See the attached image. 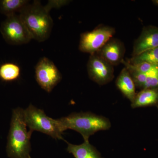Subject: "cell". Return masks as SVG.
I'll return each instance as SVG.
<instances>
[{
	"label": "cell",
	"instance_id": "6da1fadb",
	"mask_svg": "<svg viewBox=\"0 0 158 158\" xmlns=\"http://www.w3.org/2000/svg\"><path fill=\"white\" fill-rule=\"evenodd\" d=\"M24 110L17 108L13 110L11 116L6 152L10 158H30L31 140L32 132L28 131Z\"/></svg>",
	"mask_w": 158,
	"mask_h": 158
},
{
	"label": "cell",
	"instance_id": "7a4b0ae2",
	"mask_svg": "<svg viewBox=\"0 0 158 158\" xmlns=\"http://www.w3.org/2000/svg\"><path fill=\"white\" fill-rule=\"evenodd\" d=\"M57 120L62 132L68 129L76 131L85 141H89V137L97 132L110 129L111 126L108 118L90 112L72 113Z\"/></svg>",
	"mask_w": 158,
	"mask_h": 158
},
{
	"label": "cell",
	"instance_id": "3957f363",
	"mask_svg": "<svg viewBox=\"0 0 158 158\" xmlns=\"http://www.w3.org/2000/svg\"><path fill=\"white\" fill-rule=\"evenodd\" d=\"M49 12L39 1L28 4L19 12L32 39L43 42L49 37L53 25Z\"/></svg>",
	"mask_w": 158,
	"mask_h": 158
},
{
	"label": "cell",
	"instance_id": "277c9868",
	"mask_svg": "<svg viewBox=\"0 0 158 158\" xmlns=\"http://www.w3.org/2000/svg\"><path fill=\"white\" fill-rule=\"evenodd\" d=\"M25 119L29 131H38L55 139L63 140L62 132L57 119L49 117L44 110L32 104L24 110Z\"/></svg>",
	"mask_w": 158,
	"mask_h": 158
},
{
	"label": "cell",
	"instance_id": "5b68a950",
	"mask_svg": "<svg viewBox=\"0 0 158 158\" xmlns=\"http://www.w3.org/2000/svg\"><path fill=\"white\" fill-rule=\"evenodd\" d=\"M0 31L6 42L12 45L26 44L32 39L19 15L7 16L2 23Z\"/></svg>",
	"mask_w": 158,
	"mask_h": 158
},
{
	"label": "cell",
	"instance_id": "8992f818",
	"mask_svg": "<svg viewBox=\"0 0 158 158\" xmlns=\"http://www.w3.org/2000/svg\"><path fill=\"white\" fill-rule=\"evenodd\" d=\"M115 29L109 26H99L93 31L81 34L79 49L85 53H96L115 34Z\"/></svg>",
	"mask_w": 158,
	"mask_h": 158
},
{
	"label": "cell",
	"instance_id": "52a82bcc",
	"mask_svg": "<svg viewBox=\"0 0 158 158\" xmlns=\"http://www.w3.org/2000/svg\"><path fill=\"white\" fill-rule=\"evenodd\" d=\"M35 78L41 88L50 93L61 81L62 76L54 62L44 57L35 66Z\"/></svg>",
	"mask_w": 158,
	"mask_h": 158
},
{
	"label": "cell",
	"instance_id": "ba28073f",
	"mask_svg": "<svg viewBox=\"0 0 158 158\" xmlns=\"http://www.w3.org/2000/svg\"><path fill=\"white\" fill-rule=\"evenodd\" d=\"M87 69L90 78L99 85H106L114 77L113 66L97 53L90 55Z\"/></svg>",
	"mask_w": 158,
	"mask_h": 158
},
{
	"label": "cell",
	"instance_id": "9c48e42d",
	"mask_svg": "<svg viewBox=\"0 0 158 158\" xmlns=\"http://www.w3.org/2000/svg\"><path fill=\"white\" fill-rule=\"evenodd\" d=\"M125 52L123 44L119 40L112 38L96 53L114 66L123 63Z\"/></svg>",
	"mask_w": 158,
	"mask_h": 158
},
{
	"label": "cell",
	"instance_id": "30bf717a",
	"mask_svg": "<svg viewBox=\"0 0 158 158\" xmlns=\"http://www.w3.org/2000/svg\"><path fill=\"white\" fill-rule=\"evenodd\" d=\"M158 47V28L153 26L144 27L133 47V56Z\"/></svg>",
	"mask_w": 158,
	"mask_h": 158
},
{
	"label": "cell",
	"instance_id": "8fae6325",
	"mask_svg": "<svg viewBox=\"0 0 158 158\" xmlns=\"http://www.w3.org/2000/svg\"><path fill=\"white\" fill-rule=\"evenodd\" d=\"M117 88L131 102L134 101L136 94L135 84L126 68L122 70L116 81Z\"/></svg>",
	"mask_w": 158,
	"mask_h": 158
},
{
	"label": "cell",
	"instance_id": "7c38bea8",
	"mask_svg": "<svg viewBox=\"0 0 158 158\" xmlns=\"http://www.w3.org/2000/svg\"><path fill=\"white\" fill-rule=\"evenodd\" d=\"M66 142L67 152L72 154L75 158H102L99 152L89 141H85L79 145Z\"/></svg>",
	"mask_w": 158,
	"mask_h": 158
},
{
	"label": "cell",
	"instance_id": "4fadbf2b",
	"mask_svg": "<svg viewBox=\"0 0 158 158\" xmlns=\"http://www.w3.org/2000/svg\"><path fill=\"white\" fill-rule=\"evenodd\" d=\"M158 103V89H142L137 94L131 102L132 108L154 106Z\"/></svg>",
	"mask_w": 158,
	"mask_h": 158
},
{
	"label": "cell",
	"instance_id": "5bb4252c",
	"mask_svg": "<svg viewBox=\"0 0 158 158\" xmlns=\"http://www.w3.org/2000/svg\"><path fill=\"white\" fill-rule=\"evenodd\" d=\"M27 0H2L0 1V11L8 16L20 12L29 4Z\"/></svg>",
	"mask_w": 158,
	"mask_h": 158
},
{
	"label": "cell",
	"instance_id": "9a60e30c",
	"mask_svg": "<svg viewBox=\"0 0 158 158\" xmlns=\"http://www.w3.org/2000/svg\"><path fill=\"white\" fill-rule=\"evenodd\" d=\"M21 69L17 64L6 62L0 66V79L6 82L15 81L19 78Z\"/></svg>",
	"mask_w": 158,
	"mask_h": 158
},
{
	"label": "cell",
	"instance_id": "2e32d148",
	"mask_svg": "<svg viewBox=\"0 0 158 158\" xmlns=\"http://www.w3.org/2000/svg\"><path fill=\"white\" fill-rule=\"evenodd\" d=\"M127 62L131 64L145 62L158 65V47L144 52L138 56H133Z\"/></svg>",
	"mask_w": 158,
	"mask_h": 158
},
{
	"label": "cell",
	"instance_id": "e0dca14e",
	"mask_svg": "<svg viewBox=\"0 0 158 158\" xmlns=\"http://www.w3.org/2000/svg\"><path fill=\"white\" fill-rule=\"evenodd\" d=\"M146 74V80L143 89H158V65Z\"/></svg>",
	"mask_w": 158,
	"mask_h": 158
},
{
	"label": "cell",
	"instance_id": "ac0fdd59",
	"mask_svg": "<svg viewBox=\"0 0 158 158\" xmlns=\"http://www.w3.org/2000/svg\"><path fill=\"white\" fill-rule=\"evenodd\" d=\"M70 2L69 1H66V0H52V1H49L48 4L44 6L45 9L48 11L50 12V10L53 8H61L62 6H65Z\"/></svg>",
	"mask_w": 158,
	"mask_h": 158
},
{
	"label": "cell",
	"instance_id": "d6986e66",
	"mask_svg": "<svg viewBox=\"0 0 158 158\" xmlns=\"http://www.w3.org/2000/svg\"><path fill=\"white\" fill-rule=\"evenodd\" d=\"M152 2L155 5L158 6V0H154V1H152Z\"/></svg>",
	"mask_w": 158,
	"mask_h": 158
},
{
	"label": "cell",
	"instance_id": "ffe728a7",
	"mask_svg": "<svg viewBox=\"0 0 158 158\" xmlns=\"http://www.w3.org/2000/svg\"><path fill=\"white\" fill-rule=\"evenodd\" d=\"M30 158H31V157H30Z\"/></svg>",
	"mask_w": 158,
	"mask_h": 158
}]
</instances>
